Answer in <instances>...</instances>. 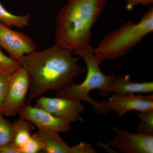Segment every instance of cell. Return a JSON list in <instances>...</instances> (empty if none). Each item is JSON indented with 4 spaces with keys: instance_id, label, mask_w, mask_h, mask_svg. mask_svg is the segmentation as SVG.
<instances>
[{
    "instance_id": "4",
    "label": "cell",
    "mask_w": 153,
    "mask_h": 153,
    "mask_svg": "<svg viewBox=\"0 0 153 153\" xmlns=\"http://www.w3.org/2000/svg\"><path fill=\"white\" fill-rule=\"evenodd\" d=\"M94 51V48L89 45L75 54L82 58L85 62L86 68L85 79L80 84H73L57 92V96L86 102L93 106L97 113L101 114L106 113L103 102L94 101L91 98L89 94L97 89L103 95L108 94V88L115 75L108 76L102 72L99 66L101 62L96 57Z\"/></svg>"
},
{
    "instance_id": "6",
    "label": "cell",
    "mask_w": 153,
    "mask_h": 153,
    "mask_svg": "<svg viewBox=\"0 0 153 153\" xmlns=\"http://www.w3.org/2000/svg\"><path fill=\"white\" fill-rule=\"evenodd\" d=\"M36 106L70 123L80 120V114L85 109L80 100L58 96L38 97L36 99Z\"/></svg>"
},
{
    "instance_id": "10",
    "label": "cell",
    "mask_w": 153,
    "mask_h": 153,
    "mask_svg": "<svg viewBox=\"0 0 153 153\" xmlns=\"http://www.w3.org/2000/svg\"><path fill=\"white\" fill-rule=\"evenodd\" d=\"M20 117L27 120L39 129L66 133L71 130V123L56 117L47 111L37 106L26 104L20 111Z\"/></svg>"
},
{
    "instance_id": "12",
    "label": "cell",
    "mask_w": 153,
    "mask_h": 153,
    "mask_svg": "<svg viewBox=\"0 0 153 153\" xmlns=\"http://www.w3.org/2000/svg\"><path fill=\"white\" fill-rule=\"evenodd\" d=\"M36 134L42 145V150L41 152H70V147L61 137L59 133L48 130L38 129Z\"/></svg>"
},
{
    "instance_id": "17",
    "label": "cell",
    "mask_w": 153,
    "mask_h": 153,
    "mask_svg": "<svg viewBox=\"0 0 153 153\" xmlns=\"http://www.w3.org/2000/svg\"><path fill=\"white\" fill-rule=\"evenodd\" d=\"M21 67L19 61L5 55L0 48V74L9 76Z\"/></svg>"
},
{
    "instance_id": "20",
    "label": "cell",
    "mask_w": 153,
    "mask_h": 153,
    "mask_svg": "<svg viewBox=\"0 0 153 153\" xmlns=\"http://www.w3.org/2000/svg\"><path fill=\"white\" fill-rule=\"evenodd\" d=\"M126 8L129 11L133 9L139 5L147 6L152 4L153 0H126Z\"/></svg>"
},
{
    "instance_id": "3",
    "label": "cell",
    "mask_w": 153,
    "mask_h": 153,
    "mask_svg": "<svg viewBox=\"0 0 153 153\" xmlns=\"http://www.w3.org/2000/svg\"><path fill=\"white\" fill-rule=\"evenodd\" d=\"M153 31V8L151 7L137 23L130 22L104 36L94 49L100 61L117 59L126 54Z\"/></svg>"
},
{
    "instance_id": "11",
    "label": "cell",
    "mask_w": 153,
    "mask_h": 153,
    "mask_svg": "<svg viewBox=\"0 0 153 153\" xmlns=\"http://www.w3.org/2000/svg\"><path fill=\"white\" fill-rule=\"evenodd\" d=\"M153 91V82H133L128 75L115 76L108 89V93L113 92L118 95L149 94Z\"/></svg>"
},
{
    "instance_id": "13",
    "label": "cell",
    "mask_w": 153,
    "mask_h": 153,
    "mask_svg": "<svg viewBox=\"0 0 153 153\" xmlns=\"http://www.w3.org/2000/svg\"><path fill=\"white\" fill-rule=\"evenodd\" d=\"M13 126L15 144L20 149L26 143L32 136V131L35 129L34 125L22 117L15 121Z\"/></svg>"
},
{
    "instance_id": "2",
    "label": "cell",
    "mask_w": 153,
    "mask_h": 153,
    "mask_svg": "<svg viewBox=\"0 0 153 153\" xmlns=\"http://www.w3.org/2000/svg\"><path fill=\"white\" fill-rule=\"evenodd\" d=\"M106 0H67L56 19V44L75 54L90 45L91 30Z\"/></svg>"
},
{
    "instance_id": "9",
    "label": "cell",
    "mask_w": 153,
    "mask_h": 153,
    "mask_svg": "<svg viewBox=\"0 0 153 153\" xmlns=\"http://www.w3.org/2000/svg\"><path fill=\"white\" fill-rule=\"evenodd\" d=\"M106 112L114 111L120 118L126 113L153 110V94H130L120 96L114 94L108 101L102 102Z\"/></svg>"
},
{
    "instance_id": "8",
    "label": "cell",
    "mask_w": 153,
    "mask_h": 153,
    "mask_svg": "<svg viewBox=\"0 0 153 153\" xmlns=\"http://www.w3.org/2000/svg\"><path fill=\"white\" fill-rule=\"evenodd\" d=\"M11 28L0 22V47L19 62L25 55L36 51V45L30 36Z\"/></svg>"
},
{
    "instance_id": "1",
    "label": "cell",
    "mask_w": 153,
    "mask_h": 153,
    "mask_svg": "<svg viewBox=\"0 0 153 153\" xmlns=\"http://www.w3.org/2000/svg\"><path fill=\"white\" fill-rule=\"evenodd\" d=\"M73 54L55 43L22 57L19 62L30 77L27 104L47 91L57 92L73 85L76 76L85 72Z\"/></svg>"
},
{
    "instance_id": "14",
    "label": "cell",
    "mask_w": 153,
    "mask_h": 153,
    "mask_svg": "<svg viewBox=\"0 0 153 153\" xmlns=\"http://www.w3.org/2000/svg\"><path fill=\"white\" fill-rule=\"evenodd\" d=\"M31 16L30 14L17 15L12 13L0 3V22L9 27L21 29L29 27Z\"/></svg>"
},
{
    "instance_id": "18",
    "label": "cell",
    "mask_w": 153,
    "mask_h": 153,
    "mask_svg": "<svg viewBox=\"0 0 153 153\" xmlns=\"http://www.w3.org/2000/svg\"><path fill=\"white\" fill-rule=\"evenodd\" d=\"M42 150V144L36 133L32 134L27 142L20 149L21 153H38Z\"/></svg>"
},
{
    "instance_id": "7",
    "label": "cell",
    "mask_w": 153,
    "mask_h": 153,
    "mask_svg": "<svg viewBox=\"0 0 153 153\" xmlns=\"http://www.w3.org/2000/svg\"><path fill=\"white\" fill-rule=\"evenodd\" d=\"M115 136L107 145L124 153H153V135L133 133L116 126L113 127Z\"/></svg>"
},
{
    "instance_id": "5",
    "label": "cell",
    "mask_w": 153,
    "mask_h": 153,
    "mask_svg": "<svg viewBox=\"0 0 153 153\" xmlns=\"http://www.w3.org/2000/svg\"><path fill=\"white\" fill-rule=\"evenodd\" d=\"M30 86L29 75L22 66L8 76L5 97L0 105V111L4 116L19 114L26 104Z\"/></svg>"
},
{
    "instance_id": "15",
    "label": "cell",
    "mask_w": 153,
    "mask_h": 153,
    "mask_svg": "<svg viewBox=\"0 0 153 153\" xmlns=\"http://www.w3.org/2000/svg\"><path fill=\"white\" fill-rule=\"evenodd\" d=\"M140 119L137 127L138 132L153 135V110L136 113Z\"/></svg>"
},
{
    "instance_id": "22",
    "label": "cell",
    "mask_w": 153,
    "mask_h": 153,
    "mask_svg": "<svg viewBox=\"0 0 153 153\" xmlns=\"http://www.w3.org/2000/svg\"><path fill=\"white\" fill-rule=\"evenodd\" d=\"M0 153H21V151L13 142H11L0 147Z\"/></svg>"
},
{
    "instance_id": "16",
    "label": "cell",
    "mask_w": 153,
    "mask_h": 153,
    "mask_svg": "<svg viewBox=\"0 0 153 153\" xmlns=\"http://www.w3.org/2000/svg\"><path fill=\"white\" fill-rule=\"evenodd\" d=\"M4 116L0 111V147L13 142L14 140L13 123L5 119Z\"/></svg>"
},
{
    "instance_id": "21",
    "label": "cell",
    "mask_w": 153,
    "mask_h": 153,
    "mask_svg": "<svg viewBox=\"0 0 153 153\" xmlns=\"http://www.w3.org/2000/svg\"><path fill=\"white\" fill-rule=\"evenodd\" d=\"M8 76L0 74V105L5 97L8 85Z\"/></svg>"
},
{
    "instance_id": "19",
    "label": "cell",
    "mask_w": 153,
    "mask_h": 153,
    "mask_svg": "<svg viewBox=\"0 0 153 153\" xmlns=\"http://www.w3.org/2000/svg\"><path fill=\"white\" fill-rule=\"evenodd\" d=\"M97 152L88 143L80 142L73 147H70L69 153H95Z\"/></svg>"
}]
</instances>
